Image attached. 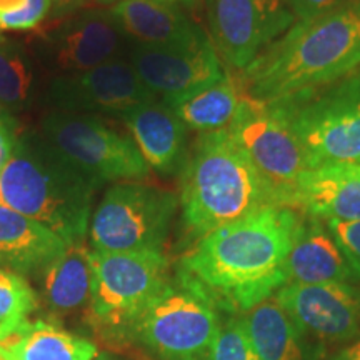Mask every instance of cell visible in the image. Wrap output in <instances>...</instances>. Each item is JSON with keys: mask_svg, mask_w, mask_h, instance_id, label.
<instances>
[{"mask_svg": "<svg viewBox=\"0 0 360 360\" xmlns=\"http://www.w3.org/2000/svg\"><path fill=\"white\" fill-rule=\"evenodd\" d=\"M124 34L142 45H172L204 37L182 8L160 0H122L110 8Z\"/></svg>", "mask_w": 360, "mask_h": 360, "instance_id": "cell-20", "label": "cell"}, {"mask_svg": "<svg viewBox=\"0 0 360 360\" xmlns=\"http://www.w3.org/2000/svg\"><path fill=\"white\" fill-rule=\"evenodd\" d=\"M335 360H360V340L355 342L350 347L342 350Z\"/></svg>", "mask_w": 360, "mask_h": 360, "instance_id": "cell-33", "label": "cell"}, {"mask_svg": "<svg viewBox=\"0 0 360 360\" xmlns=\"http://www.w3.org/2000/svg\"><path fill=\"white\" fill-rule=\"evenodd\" d=\"M342 165H344L350 174H354L355 177L360 179V164H342Z\"/></svg>", "mask_w": 360, "mask_h": 360, "instance_id": "cell-36", "label": "cell"}, {"mask_svg": "<svg viewBox=\"0 0 360 360\" xmlns=\"http://www.w3.org/2000/svg\"><path fill=\"white\" fill-rule=\"evenodd\" d=\"M0 360H11L8 357H6V355H4L2 352H0Z\"/></svg>", "mask_w": 360, "mask_h": 360, "instance_id": "cell-40", "label": "cell"}, {"mask_svg": "<svg viewBox=\"0 0 360 360\" xmlns=\"http://www.w3.org/2000/svg\"><path fill=\"white\" fill-rule=\"evenodd\" d=\"M244 98V89L225 74L217 82L192 92L164 98L187 129L200 134L227 130L236 119Z\"/></svg>", "mask_w": 360, "mask_h": 360, "instance_id": "cell-22", "label": "cell"}, {"mask_svg": "<svg viewBox=\"0 0 360 360\" xmlns=\"http://www.w3.org/2000/svg\"><path fill=\"white\" fill-rule=\"evenodd\" d=\"M130 64L146 87L164 98L205 87L225 75L219 52L207 35L172 45L139 44Z\"/></svg>", "mask_w": 360, "mask_h": 360, "instance_id": "cell-12", "label": "cell"}, {"mask_svg": "<svg viewBox=\"0 0 360 360\" xmlns=\"http://www.w3.org/2000/svg\"><path fill=\"white\" fill-rule=\"evenodd\" d=\"M292 207L314 219L357 222L360 220V179L344 165L309 169L297 182Z\"/></svg>", "mask_w": 360, "mask_h": 360, "instance_id": "cell-17", "label": "cell"}, {"mask_svg": "<svg viewBox=\"0 0 360 360\" xmlns=\"http://www.w3.org/2000/svg\"><path fill=\"white\" fill-rule=\"evenodd\" d=\"M37 305V295L20 274L0 269V339L29 321Z\"/></svg>", "mask_w": 360, "mask_h": 360, "instance_id": "cell-25", "label": "cell"}, {"mask_svg": "<svg viewBox=\"0 0 360 360\" xmlns=\"http://www.w3.org/2000/svg\"><path fill=\"white\" fill-rule=\"evenodd\" d=\"M13 125H15V122H13L11 112L0 102V127H13Z\"/></svg>", "mask_w": 360, "mask_h": 360, "instance_id": "cell-34", "label": "cell"}, {"mask_svg": "<svg viewBox=\"0 0 360 360\" xmlns=\"http://www.w3.org/2000/svg\"><path fill=\"white\" fill-rule=\"evenodd\" d=\"M25 0H0V12L15 11L20 6H24Z\"/></svg>", "mask_w": 360, "mask_h": 360, "instance_id": "cell-35", "label": "cell"}, {"mask_svg": "<svg viewBox=\"0 0 360 360\" xmlns=\"http://www.w3.org/2000/svg\"><path fill=\"white\" fill-rule=\"evenodd\" d=\"M94 360H119V359L112 357V355H109V354H101V355H97Z\"/></svg>", "mask_w": 360, "mask_h": 360, "instance_id": "cell-38", "label": "cell"}, {"mask_svg": "<svg viewBox=\"0 0 360 360\" xmlns=\"http://www.w3.org/2000/svg\"><path fill=\"white\" fill-rule=\"evenodd\" d=\"M289 282L295 283H330L355 281L354 274L340 245L321 219L302 220L295 233L289 259Z\"/></svg>", "mask_w": 360, "mask_h": 360, "instance_id": "cell-18", "label": "cell"}, {"mask_svg": "<svg viewBox=\"0 0 360 360\" xmlns=\"http://www.w3.org/2000/svg\"><path fill=\"white\" fill-rule=\"evenodd\" d=\"M179 199L143 184H117L90 220V242L101 252H162Z\"/></svg>", "mask_w": 360, "mask_h": 360, "instance_id": "cell-8", "label": "cell"}, {"mask_svg": "<svg viewBox=\"0 0 360 360\" xmlns=\"http://www.w3.org/2000/svg\"><path fill=\"white\" fill-rule=\"evenodd\" d=\"M160 2L174 4V6H179V4H191V2H193V0H160Z\"/></svg>", "mask_w": 360, "mask_h": 360, "instance_id": "cell-37", "label": "cell"}, {"mask_svg": "<svg viewBox=\"0 0 360 360\" xmlns=\"http://www.w3.org/2000/svg\"><path fill=\"white\" fill-rule=\"evenodd\" d=\"M15 129L13 127H0V172L11 160L15 148Z\"/></svg>", "mask_w": 360, "mask_h": 360, "instance_id": "cell-31", "label": "cell"}, {"mask_svg": "<svg viewBox=\"0 0 360 360\" xmlns=\"http://www.w3.org/2000/svg\"><path fill=\"white\" fill-rule=\"evenodd\" d=\"M227 132L276 188L283 204L292 207L297 182L309 170V162L281 107L244 92L240 109Z\"/></svg>", "mask_w": 360, "mask_h": 360, "instance_id": "cell-10", "label": "cell"}, {"mask_svg": "<svg viewBox=\"0 0 360 360\" xmlns=\"http://www.w3.org/2000/svg\"><path fill=\"white\" fill-rule=\"evenodd\" d=\"M96 187L44 139L22 137L0 172V204L45 225L70 245L85 238Z\"/></svg>", "mask_w": 360, "mask_h": 360, "instance_id": "cell-4", "label": "cell"}, {"mask_svg": "<svg viewBox=\"0 0 360 360\" xmlns=\"http://www.w3.org/2000/svg\"><path fill=\"white\" fill-rule=\"evenodd\" d=\"M52 8V0H25L15 11L0 12V30H30L42 22Z\"/></svg>", "mask_w": 360, "mask_h": 360, "instance_id": "cell-28", "label": "cell"}, {"mask_svg": "<svg viewBox=\"0 0 360 360\" xmlns=\"http://www.w3.org/2000/svg\"><path fill=\"white\" fill-rule=\"evenodd\" d=\"M69 244L45 225L0 204V265L17 274L42 272Z\"/></svg>", "mask_w": 360, "mask_h": 360, "instance_id": "cell-19", "label": "cell"}, {"mask_svg": "<svg viewBox=\"0 0 360 360\" xmlns=\"http://www.w3.org/2000/svg\"><path fill=\"white\" fill-rule=\"evenodd\" d=\"M274 297L299 330L322 339H347L360 326V294L349 283L289 282Z\"/></svg>", "mask_w": 360, "mask_h": 360, "instance_id": "cell-14", "label": "cell"}, {"mask_svg": "<svg viewBox=\"0 0 360 360\" xmlns=\"http://www.w3.org/2000/svg\"><path fill=\"white\" fill-rule=\"evenodd\" d=\"M32 85V72L19 53L0 51V102L19 107L27 101Z\"/></svg>", "mask_w": 360, "mask_h": 360, "instance_id": "cell-26", "label": "cell"}, {"mask_svg": "<svg viewBox=\"0 0 360 360\" xmlns=\"http://www.w3.org/2000/svg\"><path fill=\"white\" fill-rule=\"evenodd\" d=\"M84 4V0H52V6L57 12H69L74 8L80 7Z\"/></svg>", "mask_w": 360, "mask_h": 360, "instance_id": "cell-32", "label": "cell"}, {"mask_svg": "<svg viewBox=\"0 0 360 360\" xmlns=\"http://www.w3.org/2000/svg\"><path fill=\"white\" fill-rule=\"evenodd\" d=\"M300 222L295 209L274 205L207 233L180 259L179 282L215 309L249 312L289 283Z\"/></svg>", "mask_w": 360, "mask_h": 360, "instance_id": "cell-1", "label": "cell"}, {"mask_svg": "<svg viewBox=\"0 0 360 360\" xmlns=\"http://www.w3.org/2000/svg\"><path fill=\"white\" fill-rule=\"evenodd\" d=\"M272 103L289 120L309 169L360 164V69L327 87Z\"/></svg>", "mask_w": 360, "mask_h": 360, "instance_id": "cell-5", "label": "cell"}, {"mask_svg": "<svg viewBox=\"0 0 360 360\" xmlns=\"http://www.w3.org/2000/svg\"><path fill=\"white\" fill-rule=\"evenodd\" d=\"M328 231L340 245L354 274L360 278V220L357 222H337L327 220Z\"/></svg>", "mask_w": 360, "mask_h": 360, "instance_id": "cell-29", "label": "cell"}, {"mask_svg": "<svg viewBox=\"0 0 360 360\" xmlns=\"http://www.w3.org/2000/svg\"><path fill=\"white\" fill-rule=\"evenodd\" d=\"M122 30L110 11H90L65 22L52 37L56 64L80 74L115 58L122 45Z\"/></svg>", "mask_w": 360, "mask_h": 360, "instance_id": "cell-16", "label": "cell"}, {"mask_svg": "<svg viewBox=\"0 0 360 360\" xmlns=\"http://www.w3.org/2000/svg\"><path fill=\"white\" fill-rule=\"evenodd\" d=\"M92 281V252L85 240L74 242L42 270L45 304L60 315L89 309Z\"/></svg>", "mask_w": 360, "mask_h": 360, "instance_id": "cell-21", "label": "cell"}, {"mask_svg": "<svg viewBox=\"0 0 360 360\" xmlns=\"http://www.w3.org/2000/svg\"><path fill=\"white\" fill-rule=\"evenodd\" d=\"M220 327L217 309L205 297L170 282L130 334L164 360H205Z\"/></svg>", "mask_w": 360, "mask_h": 360, "instance_id": "cell-9", "label": "cell"}, {"mask_svg": "<svg viewBox=\"0 0 360 360\" xmlns=\"http://www.w3.org/2000/svg\"><path fill=\"white\" fill-rule=\"evenodd\" d=\"M180 188L184 227L197 240L267 207H287L227 130L197 139Z\"/></svg>", "mask_w": 360, "mask_h": 360, "instance_id": "cell-3", "label": "cell"}, {"mask_svg": "<svg viewBox=\"0 0 360 360\" xmlns=\"http://www.w3.org/2000/svg\"><path fill=\"white\" fill-rule=\"evenodd\" d=\"M90 323L102 334L132 332L135 323L169 285V260L162 252H92Z\"/></svg>", "mask_w": 360, "mask_h": 360, "instance_id": "cell-6", "label": "cell"}, {"mask_svg": "<svg viewBox=\"0 0 360 360\" xmlns=\"http://www.w3.org/2000/svg\"><path fill=\"white\" fill-rule=\"evenodd\" d=\"M214 47L229 65L245 70L295 24L287 0H207Z\"/></svg>", "mask_w": 360, "mask_h": 360, "instance_id": "cell-11", "label": "cell"}, {"mask_svg": "<svg viewBox=\"0 0 360 360\" xmlns=\"http://www.w3.org/2000/svg\"><path fill=\"white\" fill-rule=\"evenodd\" d=\"M0 352L11 360H94L97 347L84 337L47 321H27L4 339Z\"/></svg>", "mask_w": 360, "mask_h": 360, "instance_id": "cell-23", "label": "cell"}, {"mask_svg": "<svg viewBox=\"0 0 360 360\" xmlns=\"http://www.w3.org/2000/svg\"><path fill=\"white\" fill-rule=\"evenodd\" d=\"M148 167L182 172L187 162V127L165 102H146L120 114Z\"/></svg>", "mask_w": 360, "mask_h": 360, "instance_id": "cell-15", "label": "cell"}, {"mask_svg": "<svg viewBox=\"0 0 360 360\" xmlns=\"http://www.w3.org/2000/svg\"><path fill=\"white\" fill-rule=\"evenodd\" d=\"M44 141L77 172L97 186L107 180L146 179L150 167L132 139L98 117L52 112L42 125Z\"/></svg>", "mask_w": 360, "mask_h": 360, "instance_id": "cell-7", "label": "cell"}, {"mask_svg": "<svg viewBox=\"0 0 360 360\" xmlns=\"http://www.w3.org/2000/svg\"><path fill=\"white\" fill-rule=\"evenodd\" d=\"M96 2H98V4H102V6H109V4H119V2H122V0H96Z\"/></svg>", "mask_w": 360, "mask_h": 360, "instance_id": "cell-39", "label": "cell"}, {"mask_svg": "<svg viewBox=\"0 0 360 360\" xmlns=\"http://www.w3.org/2000/svg\"><path fill=\"white\" fill-rule=\"evenodd\" d=\"M242 321L260 360H302L299 327L274 295L245 312Z\"/></svg>", "mask_w": 360, "mask_h": 360, "instance_id": "cell-24", "label": "cell"}, {"mask_svg": "<svg viewBox=\"0 0 360 360\" xmlns=\"http://www.w3.org/2000/svg\"><path fill=\"white\" fill-rule=\"evenodd\" d=\"M205 360H260L242 319L220 327Z\"/></svg>", "mask_w": 360, "mask_h": 360, "instance_id": "cell-27", "label": "cell"}, {"mask_svg": "<svg viewBox=\"0 0 360 360\" xmlns=\"http://www.w3.org/2000/svg\"><path fill=\"white\" fill-rule=\"evenodd\" d=\"M344 2L345 0H287L297 22L312 20L315 17H321Z\"/></svg>", "mask_w": 360, "mask_h": 360, "instance_id": "cell-30", "label": "cell"}, {"mask_svg": "<svg viewBox=\"0 0 360 360\" xmlns=\"http://www.w3.org/2000/svg\"><path fill=\"white\" fill-rule=\"evenodd\" d=\"M360 69V0H345L312 20L297 22L244 70L242 89L281 102L327 87Z\"/></svg>", "mask_w": 360, "mask_h": 360, "instance_id": "cell-2", "label": "cell"}, {"mask_svg": "<svg viewBox=\"0 0 360 360\" xmlns=\"http://www.w3.org/2000/svg\"><path fill=\"white\" fill-rule=\"evenodd\" d=\"M51 97L67 112L98 110L119 115L135 105L155 101V94L146 87L132 64L120 58L56 80Z\"/></svg>", "mask_w": 360, "mask_h": 360, "instance_id": "cell-13", "label": "cell"}]
</instances>
